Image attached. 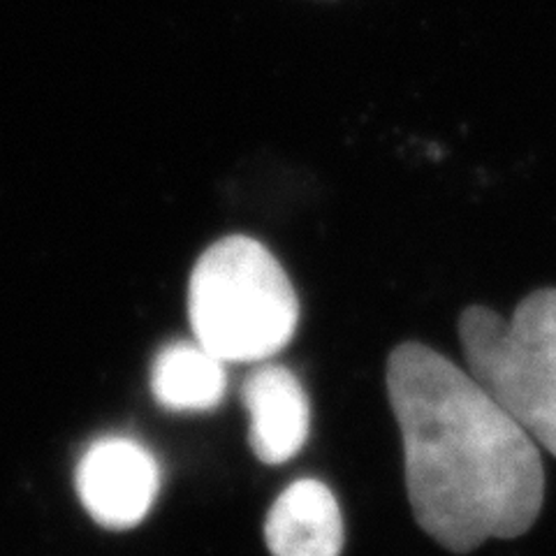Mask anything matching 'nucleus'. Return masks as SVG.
<instances>
[{
  "label": "nucleus",
  "instance_id": "nucleus-1",
  "mask_svg": "<svg viewBox=\"0 0 556 556\" xmlns=\"http://www.w3.org/2000/svg\"><path fill=\"white\" fill-rule=\"evenodd\" d=\"M388 396L410 510L433 541L468 554L535 525L545 501L541 447L471 371L408 341L388 359Z\"/></svg>",
  "mask_w": 556,
  "mask_h": 556
},
{
  "label": "nucleus",
  "instance_id": "nucleus-2",
  "mask_svg": "<svg viewBox=\"0 0 556 556\" xmlns=\"http://www.w3.org/2000/svg\"><path fill=\"white\" fill-rule=\"evenodd\" d=\"M195 341L228 362H265L281 353L300 325V302L271 251L251 237L208 247L188 281Z\"/></svg>",
  "mask_w": 556,
  "mask_h": 556
},
{
  "label": "nucleus",
  "instance_id": "nucleus-3",
  "mask_svg": "<svg viewBox=\"0 0 556 556\" xmlns=\"http://www.w3.org/2000/svg\"><path fill=\"white\" fill-rule=\"evenodd\" d=\"M459 341L471 376L556 457V288L531 292L508 320L468 306Z\"/></svg>",
  "mask_w": 556,
  "mask_h": 556
},
{
  "label": "nucleus",
  "instance_id": "nucleus-4",
  "mask_svg": "<svg viewBox=\"0 0 556 556\" xmlns=\"http://www.w3.org/2000/svg\"><path fill=\"white\" fill-rule=\"evenodd\" d=\"M75 486L93 521L110 531H126L151 513L161 490V466L142 443L104 437L81 455Z\"/></svg>",
  "mask_w": 556,
  "mask_h": 556
},
{
  "label": "nucleus",
  "instance_id": "nucleus-5",
  "mask_svg": "<svg viewBox=\"0 0 556 556\" xmlns=\"http://www.w3.org/2000/svg\"><path fill=\"white\" fill-rule=\"evenodd\" d=\"M241 402L251 415L253 455L278 466L298 457L308 441L311 404L300 378L281 364H260L241 386Z\"/></svg>",
  "mask_w": 556,
  "mask_h": 556
},
{
  "label": "nucleus",
  "instance_id": "nucleus-6",
  "mask_svg": "<svg viewBox=\"0 0 556 556\" xmlns=\"http://www.w3.org/2000/svg\"><path fill=\"white\" fill-rule=\"evenodd\" d=\"M343 515L334 492L320 480H298L278 494L265 519L271 556H341Z\"/></svg>",
  "mask_w": 556,
  "mask_h": 556
},
{
  "label": "nucleus",
  "instance_id": "nucleus-7",
  "mask_svg": "<svg viewBox=\"0 0 556 556\" xmlns=\"http://www.w3.org/2000/svg\"><path fill=\"white\" fill-rule=\"evenodd\" d=\"M228 388L225 362L198 341H172L151 364V392L165 410H214Z\"/></svg>",
  "mask_w": 556,
  "mask_h": 556
}]
</instances>
